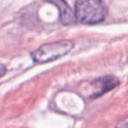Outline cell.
<instances>
[{
	"mask_svg": "<svg viewBox=\"0 0 128 128\" xmlns=\"http://www.w3.org/2000/svg\"><path fill=\"white\" fill-rule=\"evenodd\" d=\"M76 20L82 24H98L105 18L107 7L103 0H76L75 4Z\"/></svg>",
	"mask_w": 128,
	"mask_h": 128,
	"instance_id": "1",
	"label": "cell"
},
{
	"mask_svg": "<svg viewBox=\"0 0 128 128\" xmlns=\"http://www.w3.org/2000/svg\"><path fill=\"white\" fill-rule=\"evenodd\" d=\"M74 48V42L70 40H60L41 45L31 53L35 63L42 64L60 59L68 54Z\"/></svg>",
	"mask_w": 128,
	"mask_h": 128,
	"instance_id": "2",
	"label": "cell"
},
{
	"mask_svg": "<svg viewBox=\"0 0 128 128\" xmlns=\"http://www.w3.org/2000/svg\"><path fill=\"white\" fill-rule=\"evenodd\" d=\"M119 84V80L113 76H104L96 78L92 82V87L94 90L91 93L90 98H96L103 96L108 91L115 89Z\"/></svg>",
	"mask_w": 128,
	"mask_h": 128,
	"instance_id": "3",
	"label": "cell"
},
{
	"mask_svg": "<svg viewBox=\"0 0 128 128\" xmlns=\"http://www.w3.org/2000/svg\"><path fill=\"white\" fill-rule=\"evenodd\" d=\"M46 1L50 4H53L59 9L60 21L63 25H72L76 21L73 9L66 2V0H46Z\"/></svg>",
	"mask_w": 128,
	"mask_h": 128,
	"instance_id": "4",
	"label": "cell"
},
{
	"mask_svg": "<svg viewBox=\"0 0 128 128\" xmlns=\"http://www.w3.org/2000/svg\"><path fill=\"white\" fill-rule=\"evenodd\" d=\"M6 71H7V68L4 65H2V64H0V78L3 77L4 75L6 74Z\"/></svg>",
	"mask_w": 128,
	"mask_h": 128,
	"instance_id": "5",
	"label": "cell"
}]
</instances>
